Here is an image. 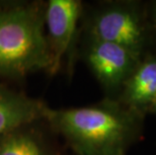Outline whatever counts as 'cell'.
<instances>
[{
  "mask_svg": "<svg viewBox=\"0 0 156 155\" xmlns=\"http://www.w3.org/2000/svg\"><path fill=\"white\" fill-rule=\"evenodd\" d=\"M86 36L118 44L144 57L148 28L137 3L109 2L94 9L85 20Z\"/></svg>",
  "mask_w": 156,
  "mask_h": 155,
  "instance_id": "3957f363",
  "label": "cell"
},
{
  "mask_svg": "<svg viewBox=\"0 0 156 155\" xmlns=\"http://www.w3.org/2000/svg\"><path fill=\"white\" fill-rule=\"evenodd\" d=\"M31 125L0 137V155H55L44 138Z\"/></svg>",
  "mask_w": 156,
  "mask_h": 155,
  "instance_id": "ba28073f",
  "label": "cell"
},
{
  "mask_svg": "<svg viewBox=\"0 0 156 155\" xmlns=\"http://www.w3.org/2000/svg\"><path fill=\"white\" fill-rule=\"evenodd\" d=\"M143 116L117 100L86 107L46 106L44 121L77 155H125L140 133Z\"/></svg>",
  "mask_w": 156,
  "mask_h": 155,
  "instance_id": "6da1fadb",
  "label": "cell"
},
{
  "mask_svg": "<svg viewBox=\"0 0 156 155\" xmlns=\"http://www.w3.org/2000/svg\"><path fill=\"white\" fill-rule=\"evenodd\" d=\"M44 7L38 1L0 4V78L15 80L49 72Z\"/></svg>",
  "mask_w": 156,
  "mask_h": 155,
  "instance_id": "7a4b0ae2",
  "label": "cell"
},
{
  "mask_svg": "<svg viewBox=\"0 0 156 155\" xmlns=\"http://www.w3.org/2000/svg\"><path fill=\"white\" fill-rule=\"evenodd\" d=\"M152 20H153L154 28H155V31H156V4L153 8V12H152Z\"/></svg>",
  "mask_w": 156,
  "mask_h": 155,
  "instance_id": "9c48e42d",
  "label": "cell"
},
{
  "mask_svg": "<svg viewBox=\"0 0 156 155\" xmlns=\"http://www.w3.org/2000/svg\"><path fill=\"white\" fill-rule=\"evenodd\" d=\"M48 105L0 82V137L44 119Z\"/></svg>",
  "mask_w": 156,
  "mask_h": 155,
  "instance_id": "8992f818",
  "label": "cell"
},
{
  "mask_svg": "<svg viewBox=\"0 0 156 155\" xmlns=\"http://www.w3.org/2000/svg\"><path fill=\"white\" fill-rule=\"evenodd\" d=\"M150 112H153V113H156V95H155V98L153 102H152V105L150 107V110H149Z\"/></svg>",
  "mask_w": 156,
  "mask_h": 155,
  "instance_id": "30bf717a",
  "label": "cell"
},
{
  "mask_svg": "<svg viewBox=\"0 0 156 155\" xmlns=\"http://www.w3.org/2000/svg\"><path fill=\"white\" fill-rule=\"evenodd\" d=\"M156 95V57H143L120 91L118 102L137 114L149 112Z\"/></svg>",
  "mask_w": 156,
  "mask_h": 155,
  "instance_id": "52a82bcc",
  "label": "cell"
},
{
  "mask_svg": "<svg viewBox=\"0 0 156 155\" xmlns=\"http://www.w3.org/2000/svg\"><path fill=\"white\" fill-rule=\"evenodd\" d=\"M83 15L79 0H48L44 7V29L51 55L49 75L61 70L67 58L72 57L78 25Z\"/></svg>",
  "mask_w": 156,
  "mask_h": 155,
  "instance_id": "277c9868",
  "label": "cell"
},
{
  "mask_svg": "<svg viewBox=\"0 0 156 155\" xmlns=\"http://www.w3.org/2000/svg\"><path fill=\"white\" fill-rule=\"evenodd\" d=\"M83 57L99 83L108 92H120L142 58L118 44L88 36Z\"/></svg>",
  "mask_w": 156,
  "mask_h": 155,
  "instance_id": "5b68a950",
  "label": "cell"
}]
</instances>
